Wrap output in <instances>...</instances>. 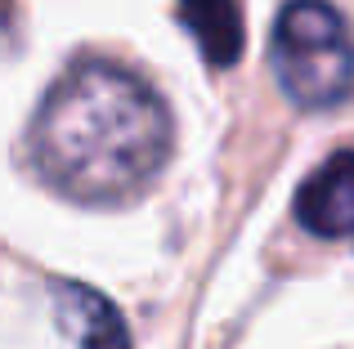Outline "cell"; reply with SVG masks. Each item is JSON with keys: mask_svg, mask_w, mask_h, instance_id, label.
Segmentation results:
<instances>
[{"mask_svg": "<svg viewBox=\"0 0 354 349\" xmlns=\"http://www.w3.org/2000/svg\"><path fill=\"white\" fill-rule=\"evenodd\" d=\"M171 152V112L139 77L108 63L72 68L45 94L32 161L50 188L86 206L139 192Z\"/></svg>", "mask_w": 354, "mask_h": 349, "instance_id": "obj_1", "label": "cell"}, {"mask_svg": "<svg viewBox=\"0 0 354 349\" xmlns=\"http://www.w3.org/2000/svg\"><path fill=\"white\" fill-rule=\"evenodd\" d=\"M269 63L283 94L301 108H332L354 90V41L328 0H292L274 23Z\"/></svg>", "mask_w": 354, "mask_h": 349, "instance_id": "obj_2", "label": "cell"}, {"mask_svg": "<svg viewBox=\"0 0 354 349\" xmlns=\"http://www.w3.org/2000/svg\"><path fill=\"white\" fill-rule=\"evenodd\" d=\"M296 219L314 237L354 233V152L328 157L296 192Z\"/></svg>", "mask_w": 354, "mask_h": 349, "instance_id": "obj_3", "label": "cell"}, {"mask_svg": "<svg viewBox=\"0 0 354 349\" xmlns=\"http://www.w3.org/2000/svg\"><path fill=\"white\" fill-rule=\"evenodd\" d=\"M54 305L59 318L81 349H130V332L121 323V314L113 309V300H104L95 287L86 282H59L54 287Z\"/></svg>", "mask_w": 354, "mask_h": 349, "instance_id": "obj_4", "label": "cell"}, {"mask_svg": "<svg viewBox=\"0 0 354 349\" xmlns=\"http://www.w3.org/2000/svg\"><path fill=\"white\" fill-rule=\"evenodd\" d=\"M180 18L193 32L211 68H234L242 59V5L238 0H180Z\"/></svg>", "mask_w": 354, "mask_h": 349, "instance_id": "obj_5", "label": "cell"}]
</instances>
